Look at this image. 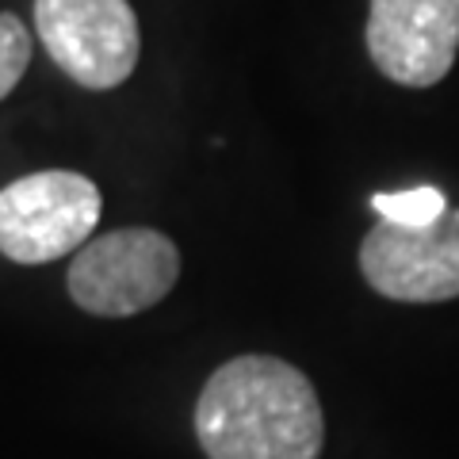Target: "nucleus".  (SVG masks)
<instances>
[{
    "instance_id": "obj_1",
    "label": "nucleus",
    "mask_w": 459,
    "mask_h": 459,
    "mask_svg": "<svg viewBox=\"0 0 459 459\" xmlns=\"http://www.w3.org/2000/svg\"><path fill=\"white\" fill-rule=\"evenodd\" d=\"M195 440L207 459H318L325 413L295 364L234 356L199 391Z\"/></svg>"
},
{
    "instance_id": "obj_2",
    "label": "nucleus",
    "mask_w": 459,
    "mask_h": 459,
    "mask_svg": "<svg viewBox=\"0 0 459 459\" xmlns=\"http://www.w3.org/2000/svg\"><path fill=\"white\" fill-rule=\"evenodd\" d=\"M180 280V249L146 226L111 230L81 246L69 264V299L96 318H131L157 307Z\"/></svg>"
},
{
    "instance_id": "obj_3",
    "label": "nucleus",
    "mask_w": 459,
    "mask_h": 459,
    "mask_svg": "<svg viewBox=\"0 0 459 459\" xmlns=\"http://www.w3.org/2000/svg\"><path fill=\"white\" fill-rule=\"evenodd\" d=\"M104 211L84 172L47 169L0 188V253L16 264H50L89 246Z\"/></svg>"
},
{
    "instance_id": "obj_4",
    "label": "nucleus",
    "mask_w": 459,
    "mask_h": 459,
    "mask_svg": "<svg viewBox=\"0 0 459 459\" xmlns=\"http://www.w3.org/2000/svg\"><path fill=\"white\" fill-rule=\"evenodd\" d=\"M35 31L50 62L89 92L119 89L142 54L131 0H35Z\"/></svg>"
},
{
    "instance_id": "obj_5",
    "label": "nucleus",
    "mask_w": 459,
    "mask_h": 459,
    "mask_svg": "<svg viewBox=\"0 0 459 459\" xmlns=\"http://www.w3.org/2000/svg\"><path fill=\"white\" fill-rule=\"evenodd\" d=\"M360 272L394 303H448L459 295V207L429 226L376 222L360 246Z\"/></svg>"
},
{
    "instance_id": "obj_6",
    "label": "nucleus",
    "mask_w": 459,
    "mask_h": 459,
    "mask_svg": "<svg viewBox=\"0 0 459 459\" xmlns=\"http://www.w3.org/2000/svg\"><path fill=\"white\" fill-rule=\"evenodd\" d=\"M364 42L386 81L433 89L459 54V0H371Z\"/></svg>"
},
{
    "instance_id": "obj_7",
    "label": "nucleus",
    "mask_w": 459,
    "mask_h": 459,
    "mask_svg": "<svg viewBox=\"0 0 459 459\" xmlns=\"http://www.w3.org/2000/svg\"><path fill=\"white\" fill-rule=\"evenodd\" d=\"M371 207L379 211L383 222L394 226H429L437 222L444 211H448V199H444L440 188H406V192H376L371 195Z\"/></svg>"
},
{
    "instance_id": "obj_8",
    "label": "nucleus",
    "mask_w": 459,
    "mask_h": 459,
    "mask_svg": "<svg viewBox=\"0 0 459 459\" xmlns=\"http://www.w3.org/2000/svg\"><path fill=\"white\" fill-rule=\"evenodd\" d=\"M31 65V31L16 12H0V100L23 81Z\"/></svg>"
}]
</instances>
